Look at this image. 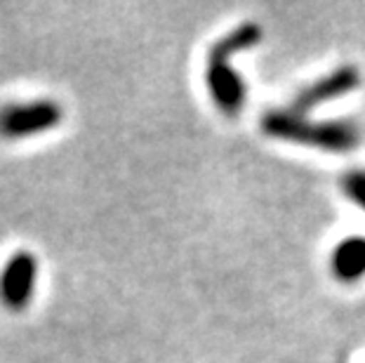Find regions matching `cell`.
I'll return each instance as SVG.
<instances>
[{
    "instance_id": "cell-1",
    "label": "cell",
    "mask_w": 365,
    "mask_h": 363,
    "mask_svg": "<svg viewBox=\"0 0 365 363\" xmlns=\"http://www.w3.org/2000/svg\"><path fill=\"white\" fill-rule=\"evenodd\" d=\"M262 130L269 137L283 142H294L302 146L330 153H346L359 146V128L344 121H312L299 111H269L262 118Z\"/></svg>"
},
{
    "instance_id": "cell-2",
    "label": "cell",
    "mask_w": 365,
    "mask_h": 363,
    "mask_svg": "<svg viewBox=\"0 0 365 363\" xmlns=\"http://www.w3.org/2000/svg\"><path fill=\"white\" fill-rule=\"evenodd\" d=\"M64 111L52 99H34L24 104H10L0 111V135L7 140H24L57 128Z\"/></svg>"
},
{
    "instance_id": "cell-3",
    "label": "cell",
    "mask_w": 365,
    "mask_h": 363,
    "mask_svg": "<svg viewBox=\"0 0 365 363\" xmlns=\"http://www.w3.org/2000/svg\"><path fill=\"white\" fill-rule=\"evenodd\" d=\"M38 281V260L31 252H17L7 260L0 274V300L12 312H24L31 305Z\"/></svg>"
},
{
    "instance_id": "cell-4",
    "label": "cell",
    "mask_w": 365,
    "mask_h": 363,
    "mask_svg": "<svg viewBox=\"0 0 365 363\" xmlns=\"http://www.w3.org/2000/svg\"><path fill=\"white\" fill-rule=\"evenodd\" d=\"M359 88H361V71L354 64H344L302 90L297 99H294V111L304 113L321 104L341 99L344 95H351V92Z\"/></svg>"
},
{
    "instance_id": "cell-5",
    "label": "cell",
    "mask_w": 365,
    "mask_h": 363,
    "mask_svg": "<svg viewBox=\"0 0 365 363\" xmlns=\"http://www.w3.org/2000/svg\"><path fill=\"white\" fill-rule=\"evenodd\" d=\"M205 83H207L212 102L220 106L224 113L236 116L243 111L245 99H247V88H245L243 76H240L229 61L207 59Z\"/></svg>"
},
{
    "instance_id": "cell-6",
    "label": "cell",
    "mask_w": 365,
    "mask_h": 363,
    "mask_svg": "<svg viewBox=\"0 0 365 363\" xmlns=\"http://www.w3.org/2000/svg\"><path fill=\"white\" fill-rule=\"evenodd\" d=\"M332 272L339 281L354 283L365 276V236L344 238L332 252Z\"/></svg>"
},
{
    "instance_id": "cell-7",
    "label": "cell",
    "mask_w": 365,
    "mask_h": 363,
    "mask_svg": "<svg viewBox=\"0 0 365 363\" xmlns=\"http://www.w3.org/2000/svg\"><path fill=\"white\" fill-rule=\"evenodd\" d=\"M262 41V26L257 21H245L236 29H231L227 36H222L212 48H210L207 59H224L229 61L231 57L240 55V52L255 48Z\"/></svg>"
},
{
    "instance_id": "cell-8",
    "label": "cell",
    "mask_w": 365,
    "mask_h": 363,
    "mask_svg": "<svg viewBox=\"0 0 365 363\" xmlns=\"http://www.w3.org/2000/svg\"><path fill=\"white\" fill-rule=\"evenodd\" d=\"M341 189H344V194L365 213V170L356 168L351 173H346L344 182H341Z\"/></svg>"
}]
</instances>
